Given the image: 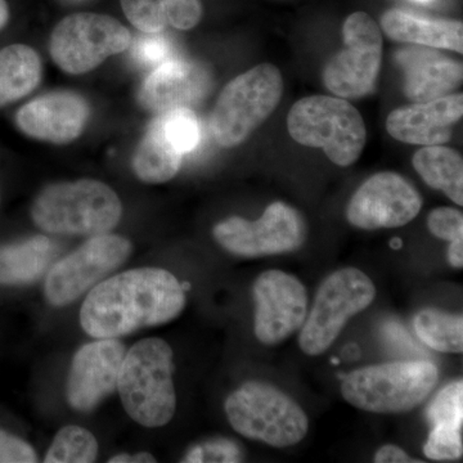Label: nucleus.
<instances>
[{"instance_id":"1","label":"nucleus","mask_w":463,"mask_h":463,"mask_svg":"<svg viewBox=\"0 0 463 463\" xmlns=\"http://www.w3.org/2000/svg\"><path fill=\"white\" fill-rule=\"evenodd\" d=\"M185 303L184 289L174 274L160 268H138L90 289L80 309L81 327L96 339H118L173 321Z\"/></svg>"},{"instance_id":"2","label":"nucleus","mask_w":463,"mask_h":463,"mask_svg":"<svg viewBox=\"0 0 463 463\" xmlns=\"http://www.w3.org/2000/svg\"><path fill=\"white\" fill-rule=\"evenodd\" d=\"M30 215L47 233L93 237L120 223L123 203L105 183L80 179L47 185L33 199Z\"/></svg>"},{"instance_id":"3","label":"nucleus","mask_w":463,"mask_h":463,"mask_svg":"<svg viewBox=\"0 0 463 463\" xmlns=\"http://www.w3.org/2000/svg\"><path fill=\"white\" fill-rule=\"evenodd\" d=\"M124 410L145 428H161L176 410L173 383V350L157 337L137 343L125 353L118 379Z\"/></svg>"},{"instance_id":"4","label":"nucleus","mask_w":463,"mask_h":463,"mask_svg":"<svg viewBox=\"0 0 463 463\" xmlns=\"http://www.w3.org/2000/svg\"><path fill=\"white\" fill-rule=\"evenodd\" d=\"M294 141L321 148L332 163L350 166L361 157L367 129L361 112L340 97L310 96L298 100L288 116Z\"/></svg>"},{"instance_id":"5","label":"nucleus","mask_w":463,"mask_h":463,"mask_svg":"<svg viewBox=\"0 0 463 463\" xmlns=\"http://www.w3.org/2000/svg\"><path fill=\"white\" fill-rule=\"evenodd\" d=\"M437 365L428 361H403L370 365L347 374L343 397L367 412H410L437 388Z\"/></svg>"},{"instance_id":"6","label":"nucleus","mask_w":463,"mask_h":463,"mask_svg":"<svg viewBox=\"0 0 463 463\" xmlns=\"http://www.w3.org/2000/svg\"><path fill=\"white\" fill-rule=\"evenodd\" d=\"M283 94L281 71L261 63L230 81L210 118L215 141L224 148L242 145L273 114Z\"/></svg>"},{"instance_id":"7","label":"nucleus","mask_w":463,"mask_h":463,"mask_svg":"<svg viewBox=\"0 0 463 463\" xmlns=\"http://www.w3.org/2000/svg\"><path fill=\"white\" fill-rule=\"evenodd\" d=\"M228 421L242 437L268 446H297L306 438L309 421L303 408L269 383L250 381L225 401Z\"/></svg>"},{"instance_id":"8","label":"nucleus","mask_w":463,"mask_h":463,"mask_svg":"<svg viewBox=\"0 0 463 463\" xmlns=\"http://www.w3.org/2000/svg\"><path fill=\"white\" fill-rule=\"evenodd\" d=\"M376 288L370 277L356 268L331 273L317 292L315 304L301 326L298 345L307 355L330 349L352 317L373 303Z\"/></svg>"},{"instance_id":"9","label":"nucleus","mask_w":463,"mask_h":463,"mask_svg":"<svg viewBox=\"0 0 463 463\" xmlns=\"http://www.w3.org/2000/svg\"><path fill=\"white\" fill-rule=\"evenodd\" d=\"M133 36L116 18L93 12H79L61 20L51 33L52 60L63 72L83 75L108 58L123 53Z\"/></svg>"},{"instance_id":"10","label":"nucleus","mask_w":463,"mask_h":463,"mask_svg":"<svg viewBox=\"0 0 463 463\" xmlns=\"http://www.w3.org/2000/svg\"><path fill=\"white\" fill-rule=\"evenodd\" d=\"M343 39V50L325 67L323 83L340 99H364L373 90L379 76L383 33L370 14L355 12L344 24Z\"/></svg>"},{"instance_id":"11","label":"nucleus","mask_w":463,"mask_h":463,"mask_svg":"<svg viewBox=\"0 0 463 463\" xmlns=\"http://www.w3.org/2000/svg\"><path fill=\"white\" fill-rule=\"evenodd\" d=\"M213 234L222 248L236 257L260 258L297 251L306 242L307 225L297 209L277 201L258 221L232 216L219 222Z\"/></svg>"},{"instance_id":"12","label":"nucleus","mask_w":463,"mask_h":463,"mask_svg":"<svg viewBox=\"0 0 463 463\" xmlns=\"http://www.w3.org/2000/svg\"><path fill=\"white\" fill-rule=\"evenodd\" d=\"M132 254V243L118 234L90 237L52 267L44 291L54 307L71 304L106 279Z\"/></svg>"},{"instance_id":"13","label":"nucleus","mask_w":463,"mask_h":463,"mask_svg":"<svg viewBox=\"0 0 463 463\" xmlns=\"http://www.w3.org/2000/svg\"><path fill=\"white\" fill-rule=\"evenodd\" d=\"M421 206V196L407 179L383 172L374 174L356 190L346 207V218L361 230L398 228L411 223Z\"/></svg>"},{"instance_id":"14","label":"nucleus","mask_w":463,"mask_h":463,"mask_svg":"<svg viewBox=\"0 0 463 463\" xmlns=\"http://www.w3.org/2000/svg\"><path fill=\"white\" fill-rule=\"evenodd\" d=\"M255 336L268 346L277 345L301 328L307 315V289L297 277L267 270L252 286Z\"/></svg>"},{"instance_id":"15","label":"nucleus","mask_w":463,"mask_h":463,"mask_svg":"<svg viewBox=\"0 0 463 463\" xmlns=\"http://www.w3.org/2000/svg\"><path fill=\"white\" fill-rule=\"evenodd\" d=\"M90 105L81 94L57 90L36 97L16 109L14 125L35 141L69 145L87 128Z\"/></svg>"},{"instance_id":"16","label":"nucleus","mask_w":463,"mask_h":463,"mask_svg":"<svg viewBox=\"0 0 463 463\" xmlns=\"http://www.w3.org/2000/svg\"><path fill=\"white\" fill-rule=\"evenodd\" d=\"M125 353L124 344L118 339H99L78 350L66 389L67 401L74 410L90 412L115 392Z\"/></svg>"},{"instance_id":"17","label":"nucleus","mask_w":463,"mask_h":463,"mask_svg":"<svg viewBox=\"0 0 463 463\" xmlns=\"http://www.w3.org/2000/svg\"><path fill=\"white\" fill-rule=\"evenodd\" d=\"M212 75L205 66L172 57L155 67L143 81L139 103L155 114L197 105L212 90Z\"/></svg>"},{"instance_id":"18","label":"nucleus","mask_w":463,"mask_h":463,"mask_svg":"<svg viewBox=\"0 0 463 463\" xmlns=\"http://www.w3.org/2000/svg\"><path fill=\"white\" fill-rule=\"evenodd\" d=\"M462 115V94H449L430 102L394 109L388 116L386 129L392 138L410 145H444L449 141L453 127Z\"/></svg>"},{"instance_id":"19","label":"nucleus","mask_w":463,"mask_h":463,"mask_svg":"<svg viewBox=\"0 0 463 463\" xmlns=\"http://www.w3.org/2000/svg\"><path fill=\"white\" fill-rule=\"evenodd\" d=\"M404 70V93L414 103L449 96L462 83V63L438 52L408 48L397 54Z\"/></svg>"},{"instance_id":"20","label":"nucleus","mask_w":463,"mask_h":463,"mask_svg":"<svg viewBox=\"0 0 463 463\" xmlns=\"http://www.w3.org/2000/svg\"><path fill=\"white\" fill-rule=\"evenodd\" d=\"M381 27L395 42L463 53L461 21L437 20L402 9H390L381 18Z\"/></svg>"},{"instance_id":"21","label":"nucleus","mask_w":463,"mask_h":463,"mask_svg":"<svg viewBox=\"0 0 463 463\" xmlns=\"http://www.w3.org/2000/svg\"><path fill=\"white\" fill-rule=\"evenodd\" d=\"M53 257V242L45 236L0 242V288L38 281Z\"/></svg>"},{"instance_id":"22","label":"nucleus","mask_w":463,"mask_h":463,"mask_svg":"<svg viewBox=\"0 0 463 463\" xmlns=\"http://www.w3.org/2000/svg\"><path fill=\"white\" fill-rule=\"evenodd\" d=\"M42 79L43 62L38 51L24 43L0 47V109L26 99Z\"/></svg>"},{"instance_id":"23","label":"nucleus","mask_w":463,"mask_h":463,"mask_svg":"<svg viewBox=\"0 0 463 463\" xmlns=\"http://www.w3.org/2000/svg\"><path fill=\"white\" fill-rule=\"evenodd\" d=\"M125 17L145 33H163L167 26L194 29L203 18L200 0H120Z\"/></svg>"},{"instance_id":"24","label":"nucleus","mask_w":463,"mask_h":463,"mask_svg":"<svg viewBox=\"0 0 463 463\" xmlns=\"http://www.w3.org/2000/svg\"><path fill=\"white\" fill-rule=\"evenodd\" d=\"M182 158L181 152L167 141L154 118L134 152L133 172L143 183L161 184L172 181L178 174Z\"/></svg>"},{"instance_id":"25","label":"nucleus","mask_w":463,"mask_h":463,"mask_svg":"<svg viewBox=\"0 0 463 463\" xmlns=\"http://www.w3.org/2000/svg\"><path fill=\"white\" fill-rule=\"evenodd\" d=\"M413 166L426 184L463 205V160L458 152L440 145L425 146L414 154Z\"/></svg>"},{"instance_id":"26","label":"nucleus","mask_w":463,"mask_h":463,"mask_svg":"<svg viewBox=\"0 0 463 463\" xmlns=\"http://www.w3.org/2000/svg\"><path fill=\"white\" fill-rule=\"evenodd\" d=\"M414 331L425 345L440 353L463 352V317L428 307L414 317Z\"/></svg>"},{"instance_id":"27","label":"nucleus","mask_w":463,"mask_h":463,"mask_svg":"<svg viewBox=\"0 0 463 463\" xmlns=\"http://www.w3.org/2000/svg\"><path fill=\"white\" fill-rule=\"evenodd\" d=\"M99 457V443L93 434L80 426L61 429L54 438L45 463H90Z\"/></svg>"},{"instance_id":"28","label":"nucleus","mask_w":463,"mask_h":463,"mask_svg":"<svg viewBox=\"0 0 463 463\" xmlns=\"http://www.w3.org/2000/svg\"><path fill=\"white\" fill-rule=\"evenodd\" d=\"M167 141L182 155L190 154L201 141V127L196 114L188 108L161 112L155 118Z\"/></svg>"},{"instance_id":"29","label":"nucleus","mask_w":463,"mask_h":463,"mask_svg":"<svg viewBox=\"0 0 463 463\" xmlns=\"http://www.w3.org/2000/svg\"><path fill=\"white\" fill-rule=\"evenodd\" d=\"M429 421L432 426H463V383L462 380L449 383L438 392L429 405Z\"/></svg>"},{"instance_id":"30","label":"nucleus","mask_w":463,"mask_h":463,"mask_svg":"<svg viewBox=\"0 0 463 463\" xmlns=\"http://www.w3.org/2000/svg\"><path fill=\"white\" fill-rule=\"evenodd\" d=\"M423 453L434 461H452L463 455L462 428L456 426H432Z\"/></svg>"},{"instance_id":"31","label":"nucleus","mask_w":463,"mask_h":463,"mask_svg":"<svg viewBox=\"0 0 463 463\" xmlns=\"http://www.w3.org/2000/svg\"><path fill=\"white\" fill-rule=\"evenodd\" d=\"M133 57L142 65L156 67L172 58V44L161 33H145L130 44Z\"/></svg>"},{"instance_id":"32","label":"nucleus","mask_w":463,"mask_h":463,"mask_svg":"<svg viewBox=\"0 0 463 463\" xmlns=\"http://www.w3.org/2000/svg\"><path fill=\"white\" fill-rule=\"evenodd\" d=\"M429 231L438 239L452 241L463 239V215L453 207L432 210L428 218Z\"/></svg>"},{"instance_id":"33","label":"nucleus","mask_w":463,"mask_h":463,"mask_svg":"<svg viewBox=\"0 0 463 463\" xmlns=\"http://www.w3.org/2000/svg\"><path fill=\"white\" fill-rule=\"evenodd\" d=\"M38 462L35 450L24 439L0 428V463Z\"/></svg>"},{"instance_id":"34","label":"nucleus","mask_w":463,"mask_h":463,"mask_svg":"<svg viewBox=\"0 0 463 463\" xmlns=\"http://www.w3.org/2000/svg\"><path fill=\"white\" fill-rule=\"evenodd\" d=\"M240 453L231 443H210L197 447L187 456L185 462H237Z\"/></svg>"},{"instance_id":"35","label":"nucleus","mask_w":463,"mask_h":463,"mask_svg":"<svg viewBox=\"0 0 463 463\" xmlns=\"http://www.w3.org/2000/svg\"><path fill=\"white\" fill-rule=\"evenodd\" d=\"M374 462L377 463H420L419 459H414L407 455L402 448L397 446H383L377 450L374 455Z\"/></svg>"},{"instance_id":"36","label":"nucleus","mask_w":463,"mask_h":463,"mask_svg":"<svg viewBox=\"0 0 463 463\" xmlns=\"http://www.w3.org/2000/svg\"><path fill=\"white\" fill-rule=\"evenodd\" d=\"M448 261L452 267L462 269L463 267V239L452 241L448 248Z\"/></svg>"},{"instance_id":"37","label":"nucleus","mask_w":463,"mask_h":463,"mask_svg":"<svg viewBox=\"0 0 463 463\" xmlns=\"http://www.w3.org/2000/svg\"><path fill=\"white\" fill-rule=\"evenodd\" d=\"M109 463H155L156 458L149 453H137V455H118L112 457Z\"/></svg>"},{"instance_id":"38","label":"nucleus","mask_w":463,"mask_h":463,"mask_svg":"<svg viewBox=\"0 0 463 463\" xmlns=\"http://www.w3.org/2000/svg\"><path fill=\"white\" fill-rule=\"evenodd\" d=\"M12 11L8 0H0V33L5 32L11 23Z\"/></svg>"},{"instance_id":"39","label":"nucleus","mask_w":463,"mask_h":463,"mask_svg":"<svg viewBox=\"0 0 463 463\" xmlns=\"http://www.w3.org/2000/svg\"><path fill=\"white\" fill-rule=\"evenodd\" d=\"M414 2L428 3V2H431V0H414Z\"/></svg>"},{"instance_id":"40","label":"nucleus","mask_w":463,"mask_h":463,"mask_svg":"<svg viewBox=\"0 0 463 463\" xmlns=\"http://www.w3.org/2000/svg\"><path fill=\"white\" fill-rule=\"evenodd\" d=\"M0 206H2V188H0Z\"/></svg>"}]
</instances>
